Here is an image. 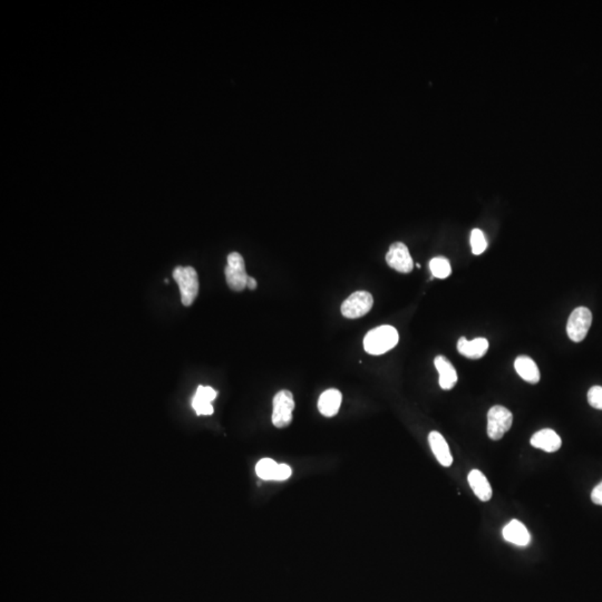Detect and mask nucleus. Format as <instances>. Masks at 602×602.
<instances>
[{"label": "nucleus", "instance_id": "20", "mask_svg": "<svg viewBox=\"0 0 602 602\" xmlns=\"http://www.w3.org/2000/svg\"><path fill=\"white\" fill-rule=\"evenodd\" d=\"M471 247L472 252L474 253L475 256L482 254L488 248V241H486L484 233L480 229H474L471 232Z\"/></svg>", "mask_w": 602, "mask_h": 602}, {"label": "nucleus", "instance_id": "2", "mask_svg": "<svg viewBox=\"0 0 602 602\" xmlns=\"http://www.w3.org/2000/svg\"><path fill=\"white\" fill-rule=\"evenodd\" d=\"M173 278L180 288L181 301L186 307L194 303L199 294V278L193 267H177L173 271Z\"/></svg>", "mask_w": 602, "mask_h": 602}, {"label": "nucleus", "instance_id": "23", "mask_svg": "<svg viewBox=\"0 0 602 602\" xmlns=\"http://www.w3.org/2000/svg\"><path fill=\"white\" fill-rule=\"evenodd\" d=\"M591 500L596 505L602 506V481L591 492Z\"/></svg>", "mask_w": 602, "mask_h": 602}, {"label": "nucleus", "instance_id": "13", "mask_svg": "<svg viewBox=\"0 0 602 602\" xmlns=\"http://www.w3.org/2000/svg\"><path fill=\"white\" fill-rule=\"evenodd\" d=\"M488 350L489 341L485 338H475L473 341H468L465 337H461L457 343L459 352L470 359H480L485 355Z\"/></svg>", "mask_w": 602, "mask_h": 602}, {"label": "nucleus", "instance_id": "8", "mask_svg": "<svg viewBox=\"0 0 602 602\" xmlns=\"http://www.w3.org/2000/svg\"><path fill=\"white\" fill-rule=\"evenodd\" d=\"M386 262L387 265L401 274H410L413 270L414 262L410 250L401 242H395L390 245L386 254Z\"/></svg>", "mask_w": 602, "mask_h": 602}, {"label": "nucleus", "instance_id": "16", "mask_svg": "<svg viewBox=\"0 0 602 602\" xmlns=\"http://www.w3.org/2000/svg\"><path fill=\"white\" fill-rule=\"evenodd\" d=\"M468 484L471 486L472 491L482 502H488L492 498V488L485 475L479 470H472L468 473Z\"/></svg>", "mask_w": 602, "mask_h": 602}, {"label": "nucleus", "instance_id": "1", "mask_svg": "<svg viewBox=\"0 0 602 602\" xmlns=\"http://www.w3.org/2000/svg\"><path fill=\"white\" fill-rule=\"evenodd\" d=\"M399 332L390 325L376 327L367 332L364 338V350L367 354L374 356L383 355L393 350L399 343Z\"/></svg>", "mask_w": 602, "mask_h": 602}, {"label": "nucleus", "instance_id": "15", "mask_svg": "<svg viewBox=\"0 0 602 602\" xmlns=\"http://www.w3.org/2000/svg\"><path fill=\"white\" fill-rule=\"evenodd\" d=\"M341 399H343V396L339 390H326L320 395L319 401H318V410H319L320 413L323 414V417H334L339 412Z\"/></svg>", "mask_w": 602, "mask_h": 602}, {"label": "nucleus", "instance_id": "5", "mask_svg": "<svg viewBox=\"0 0 602 602\" xmlns=\"http://www.w3.org/2000/svg\"><path fill=\"white\" fill-rule=\"evenodd\" d=\"M227 283L233 291L245 290L247 287L248 274L245 272V260L241 254L232 252L228 256V265L224 269Z\"/></svg>", "mask_w": 602, "mask_h": 602}, {"label": "nucleus", "instance_id": "9", "mask_svg": "<svg viewBox=\"0 0 602 602\" xmlns=\"http://www.w3.org/2000/svg\"><path fill=\"white\" fill-rule=\"evenodd\" d=\"M531 445L540 448L547 453H553L560 450L562 445L561 437L550 428H544L531 437Z\"/></svg>", "mask_w": 602, "mask_h": 602}, {"label": "nucleus", "instance_id": "14", "mask_svg": "<svg viewBox=\"0 0 602 602\" xmlns=\"http://www.w3.org/2000/svg\"><path fill=\"white\" fill-rule=\"evenodd\" d=\"M434 365L439 372V383L441 388L445 390H452L457 383V372L451 361L444 356L439 355L435 358Z\"/></svg>", "mask_w": 602, "mask_h": 602}, {"label": "nucleus", "instance_id": "10", "mask_svg": "<svg viewBox=\"0 0 602 602\" xmlns=\"http://www.w3.org/2000/svg\"><path fill=\"white\" fill-rule=\"evenodd\" d=\"M503 538L505 541L518 547H528L531 542V534L525 525L519 520H512L506 524L503 529Z\"/></svg>", "mask_w": 602, "mask_h": 602}, {"label": "nucleus", "instance_id": "21", "mask_svg": "<svg viewBox=\"0 0 602 602\" xmlns=\"http://www.w3.org/2000/svg\"><path fill=\"white\" fill-rule=\"evenodd\" d=\"M588 401L591 408L602 410V386L591 387L588 392Z\"/></svg>", "mask_w": 602, "mask_h": 602}, {"label": "nucleus", "instance_id": "22", "mask_svg": "<svg viewBox=\"0 0 602 602\" xmlns=\"http://www.w3.org/2000/svg\"><path fill=\"white\" fill-rule=\"evenodd\" d=\"M291 474H292V470H291L290 466L287 465V464H279L276 481L288 480L289 477L291 476Z\"/></svg>", "mask_w": 602, "mask_h": 602}, {"label": "nucleus", "instance_id": "6", "mask_svg": "<svg viewBox=\"0 0 602 602\" xmlns=\"http://www.w3.org/2000/svg\"><path fill=\"white\" fill-rule=\"evenodd\" d=\"M294 410V395L289 390H280L274 399L272 424L277 428H285L292 422V412Z\"/></svg>", "mask_w": 602, "mask_h": 602}, {"label": "nucleus", "instance_id": "17", "mask_svg": "<svg viewBox=\"0 0 602 602\" xmlns=\"http://www.w3.org/2000/svg\"><path fill=\"white\" fill-rule=\"evenodd\" d=\"M514 368L521 379L530 384H538L540 381V370L534 361L528 356H519L515 359Z\"/></svg>", "mask_w": 602, "mask_h": 602}, {"label": "nucleus", "instance_id": "24", "mask_svg": "<svg viewBox=\"0 0 602 602\" xmlns=\"http://www.w3.org/2000/svg\"><path fill=\"white\" fill-rule=\"evenodd\" d=\"M257 285H257V280L254 279V278H252V277H250V276L248 277V281H247L248 288L250 289V290H254V289L257 288Z\"/></svg>", "mask_w": 602, "mask_h": 602}, {"label": "nucleus", "instance_id": "11", "mask_svg": "<svg viewBox=\"0 0 602 602\" xmlns=\"http://www.w3.org/2000/svg\"><path fill=\"white\" fill-rule=\"evenodd\" d=\"M428 443H430L432 452L437 457L439 464L444 468H450L453 463V457H452L448 442L443 437L442 434L437 431L431 432L428 435Z\"/></svg>", "mask_w": 602, "mask_h": 602}, {"label": "nucleus", "instance_id": "18", "mask_svg": "<svg viewBox=\"0 0 602 602\" xmlns=\"http://www.w3.org/2000/svg\"><path fill=\"white\" fill-rule=\"evenodd\" d=\"M279 464L271 459H263L256 465V473L261 480L276 481Z\"/></svg>", "mask_w": 602, "mask_h": 602}, {"label": "nucleus", "instance_id": "7", "mask_svg": "<svg viewBox=\"0 0 602 602\" xmlns=\"http://www.w3.org/2000/svg\"><path fill=\"white\" fill-rule=\"evenodd\" d=\"M592 323V314L585 307H578L568 319L567 334L571 341L580 343L585 339Z\"/></svg>", "mask_w": 602, "mask_h": 602}, {"label": "nucleus", "instance_id": "19", "mask_svg": "<svg viewBox=\"0 0 602 602\" xmlns=\"http://www.w3.org/2000/svg\"><path fill=\"white\" fill-rule=\"evenodd\" d=\"M432 274L439 279H445L452 272L451 263L444 257H437L430 261Z\"/></svg>", "mask_w": 602, "mask_h": 602}, {"label": "nucleus", "instance_id": "3", "mask_svg": "<svg viewBox=\"0 0 602 602\" xmlns=\"http://www.w3.org/2000/svg\"><path fill=\"white\" fill-rule=\"evenodd\" d=\"M513 415L503 406H493L488 413V435L493 441H499L512 426Z\"/></svg>", "mask_w": 602, "mask_h": 602}, {"label": "nucleus", "instance_id": "12", "mask_svg": "<svg viewBox=\"0 0 602 602\" xmlns=\"http://www.w3.org/2000/svg\"><path fill=\"white\" fill-rule=\"evenodd\" d=\"M216 390L210 386H199L192 399V408L198 415L213 414L212 401L216 399Z\"/></svg>", "mask_w": 602, "mask_h": 602}, {"label": "nucleus", "instance_id": "4", "mask_svg": "<svg viewBox=\"0 0 602 602\" xmlns=\"http://www.w3.org/2000/svg\"><path fill=\"white\" fill-rule=\"evenodd\" d=\"M374 298L367 291H356L350 294L341 305V314L348 319H357L363 317L372 310Z\"/></svg>", "mask_w": 602, "mask_h": 602}]
</instances>
